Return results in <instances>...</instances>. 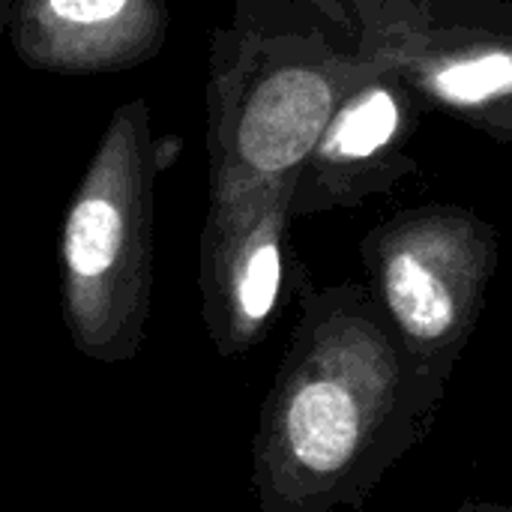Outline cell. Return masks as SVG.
<instances>
[{
  "mask_svg": "<svg viewBox=\"0 0 512 512\" xmlns=\"http://www.w3.org/2000/svg\"><path fill=\"white\" fill-rule=\"evenodd\" d=\"M435 411L369 288H306L252 441L258 510L363 507Z\"/></svg>",
  "mask_w": 512,
  "mask_h": 512,
  "instance_id": "cell-1",
  "label": "cell"
},
{
  "mask_svg": "<svg viewBox=\"0 0 512 512\" xmlns=\"http://www.w3.org/2000/svg\"><path fill=\"white\" fill-rule=\"evenodd\" d=\"M162 156L150 105L114 108L60 228V309L72 348L117 366L138 357L153 309V195Z\"/></svg>",
  "mask_w": 512,
  "mask_h": 512,
  "instance_id": "cell-2",
  "label": "cell"
},
{
  "mask_svg": "<svg viewBox=\"0 0 512 512\" xmlns=\"http://www.w3.org/2000/svg\"><path fill=\"white\" fill-rule=\"evenodd\" d=\"M372 66L306 36L216 30L207 81L210 201L300 180L336 108Z\"/></svg>",
  "mask_w": 512,
  "mask_h": 512,
  "instance_id": "cell-3",
  "label": "cell"
},
{
  "mask_svg": "<svg viewBox=\"0 0 512 512\" xmlns=\"http://www.w3.org/2000/svg\"><path fill=\"white\" fill-rule=\"evenodd\" d=\"M363 264L411 375L441 402L498 270V231L474 210H402L363 237Z\"/></svg>",
  "mask_w": 512,
  "mask_h": 512,
  "instance_id": "cell-4",
  "label": "cell"
},
{
  "mask_svg": "<svg viewBox=\"0 0 512 512\" xmlns=\"http://www.w3.org/2000/svg\"><path fill=\"white\" fill-rule=\"evenodd\" d=\"M294 189L297 180H282L207 207L198 288L201 318L219 357L249 354L282 309Z\"/></svg>",
  "mask_w": 512,
  "mask_h": 512,
  "instance_id": "cell-5",
  "label": "cell"
},
{
  "mask_svg": "<svg viewBox=\"0 0 512 512\" xmlns=\"http://www.w3.org/2000/svg\"><path fill=\"white\" fill-rule=\"evenodd\" d=\"M168 0H12L15 57L51 75H105L150 63L168 42Z\"/></svg>",
  "mask_w": 512,
  "mask_h": 512,
  "instance_id": "cell-6",
  "label": "cell"
},
{
  "mask_svg": "<svg viewBox=\"0 0 512 512\" xmlns=\"http://www.w3.org/2000/svg\"><path fill=\"white\" fill-rule=\"evenodd\" d=\"M405 135L408 105L402 81L375 63L342 99L318 147L306 159L291 213L312 216L333 207H354L402 180V174L414 168L402 150Z\"/></svg>",
  "mask_w": 512,
  "mask_h": 512,
  "instance_id": "cell-7",
  "label": "cell"
},
{
  "mask_svg": "<svg viewBox=\"0 0 512 512\" xmlns=\"http://www.w3.org/2000/svg\"><path fill=\"white\" fill-rule=\"evenodd\" d=\"M372 63L390 69L402 84L438 108L483 126L498 138H512V36L444 33V45L378 48Z\"/></svg>",
  "mask_w": 512,
  "mask_h": 512,
  "instance_id": "cell-8",
  "label": "cell"
},
{
  "mask_svg": "<svg viewBox=\"0 0 512 512\" xmlns=\"http://www.w3.org/2000/svg\"><path fill=\"white\" fill-rule=\"evenodd\" d=\"M459 512H512V501L510 504H468Z\"/></svg>",
  "mask_w": 512,
  "mask_h": 512,
  "instance_id": "cell-9",
  "label": "cell"
},
{
  "mask_svg": "<svg viewBox=\"0 0 512 512\" xmlns=\"http://www.w3.org/2000/svg\"><path fill=\"white\" fill-rule=\"evenodd\" d=\"M9 6H12V0H0V39H3V33H6V18H9Z\"/></svg>",
  "mask_w": 512,
  "mask_h": 512,
  "instance_id": "cell-10",
  "label": "cell"
}]
</instances>
